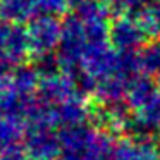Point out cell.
Returning a JSON list of instances; mask_svg holds the SVG:
<instances>
[{
	"instance_id": "6da1fadb",
	"label": "cell",
	"mask_w": 160,
	"mask_h": 160,
	"mask_svg": "<svg viewBox=\"0 0 160 160\" xmlns=\"http://www.w3.org/2000/svg\"><path fill=\"white\" fill-rule=\"evenodd\" d=\"M114 134L95 124L60 129L59 160H114Z\"/></svg>"
},
{
	"instance_id": "7a4b0ae2",
	"label": "cell",
	"mask_w": 160,
	"mask_h": 160,
	"mask_svg": "<svg viewBox=\"0 0 160 160\" xmlns=\"http://www.w3.org/2000/svg\"><path fill=\"white\" fill-rule=\"evenodd\" d=\"M24 150L36 158H57L60 155V129L50 124H26Z\"/></svg>"
},
{
	"instance_id": "3957f363",
	"label": "cell",
	"mask_w": 160,
	"mask_h": 160,
	"mask_svg": "<svg viewBox=\"0 0 160 160\" xmlns=\"http://www.w3.org/2000/svg\"><path fill=\"white\" fill-rule=\"evenodd\" d=\"M114 160H160L153 136H124L115 141Z\"/></svg>"
},
{
	"instance_id": "277c9868",
	"label": "cell",
	"mask_w": 160,
	"mask_h": 160,
	"mask_svg": "<svg viewBox=\"0 0 160 160\" xmlns=\"http://www.w3.org/2000/svg\"><path fill=\"white\" fill-rule=\"evenodd\" d=\"M50 108H52L53 124L59 129L84 124L88 121V117H90V110H88L86 103L78 95L59 102L55 105H50Z\"/></svg>"
},
{
	"instance_id": "5b68a950",
	"label": "cell",
	"mask_w": 160,
	"mask_h": 160,
	"mask_svg": "<svg viewBox=\"0 0 160 160\" xmlns=\"http://www.w3.org/2000/svg\"><path fill=\"white\" fill-rule=\"evenodd\" d=\"M26 119L18 114H0V153L24 148Z\"/></svg>"
},
{
	"instance_id": "8992f818",
	"label": "cell",
	"mask_w": 160,
	"mask_h": 160,
	"mask_svg": "<svg viewBox=\"0 0 160 160\" xmlns=\"http://www.w3.org/2000/svg\"><path fill=\"white\" fill-rule=\"evenodd\" d=\"M98 95H100V100L105 105H114L119 103L122 100V97L128 95V88L124 86L122 81H108L100 88Z\"/></svg>"
},
{
	"instance_id": "52a82bcc",
	"label": "cell",
	"mask_w": 160,
	"mask_h": 160,
	"mask_svg": "<svg viewBox=\"0 0 160 160\" xmlns=\"http://www.w3.org/2000/svg\"><path fill=\"white\" fill-rule=\"evenodd\" d=\"M22 160H43V158H36V157H26V158H22Z\"/></svg>"
}]
</instances>
